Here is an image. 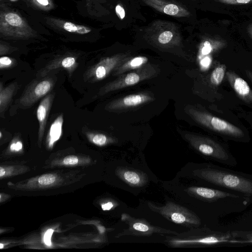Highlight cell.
<instances>
[{
	"label": "cell",
	"instance_id": "obj_4",
	"mask_svg": "<svg viewBox=\"0 0 252 252\" xmlns=\"http://www.w3.org/2000/svg\"><path fill=\"white\" fill-rule=\"evenodd\" d=\"M184 139L199 154L220 164L230 167L237 165V161L226 147L207 137L184 132Z\"/></svg>",
	"mask_w": 252,
	"mask_h": 252
},
{
	"label": "cell",
	"instance_id": "obj_6",
	"mask_svg": "<svg viewBox=\"0 0 252 252\" xmlns=\"http://www.w3.org/2000/svg\"><path fill=\"white\" fill-rule=\"evenodd\" d=\"M186 112L197 123L216 132L235 138L245 136L239 127L207 112L193 108H187Z\"/></svg>",
	"mask_w": 252,
	"mask_h": 252
},
{
	"label": "cell",
	"instance_id": "obj_26",
	"mask_svg": "<svg viewBox=\"0 0 252 252\" xmlns=\"http://www.w3.org/2000/svg\"><path fill=\"white\" fill-rule=\"evenodd\" d=\"M75 63V59L72 57L64 58L62 62V65L64 68H70Z\"/></svg>",
	"mask_w": 252,
	"mask_h": 252
},
{
	"label": "cell",
	"instance_id": "obj_12",
	"mask_svg": "<svg viewBox=\"0 0 252 252\" xmlns=\"http://www.w3.org/2000/svg\"><path fill=\"white\" fill-rule=\"evenodd\" d=\"M226 77L237 95L244 101L252 103V90L247 82L232 71L227 72Z\"/></svg>",
	"mask_w": 252,
	"mask_h": 252
},
{
	"label": "cell",
	"instance_id": "obj_37",
	"mask_svg": "<svg viewBox=\"0 0 252 252\" xmlns=\"http://www.w3.org/2000/svg\"><path fill=\"white\" fill-rule=\"evenodd\" d=\"M5 171L2 167H0V177H2L5 174Z\"/></svg>",
	"mask_w": 252,
	"mask_h": 252
},
{
	"label": "cell",
	"instance_id": "obj_23",
	"mask_svg": "<svg viewBox=\"0 0 252 252\" xmlns=\"http://www.w3.org/2000/svg\"><path fill=\"white\" fill-rule=\"evenodd\" d=\"M56 180V177L52 174H46L40 176L38 179V183L41 185H49L53 183Z\"/></svg>",
	"mask_w": 252,
	"mask_h": 252
},
{
	"label": "cell",
	"instance_id": "obj_24",
	"mask_svg": "<svg viewBox=\"0 0 252 252\" xmlns=\"http://www.w3.org/2000/svg\"><path fill=\"white\" fill-rule=\"evenodd\" d=\"M173 37V33L170 31H165L158 36V41L160 43L165 44L169 42Z\"/></svg>",
	"mask_w": 252,
	"mask_h": 252
},
{
	"label": "cell",
	"instance_id": "obj_22",
	"mask_svg": "<svg viewBox=\"0 0 252 252\" xmlns=\"http://www.w3.org/2000/svg\"><path fill=\"white\" fill-rule=\"evenodd\" d=\"M12 88L9 89L7 88L6 89L3 90V91L0 89V105L1 109L5 106L6 103L8 102V100L11 97V94L13 92L12 91Z\"/></svg>",
	"mask_w": 252,
	"mask_h": 252
},
{
	"label": "cell",
	"instance_id": "obj_3",
	"mask_svg": "<svg viewBox=\"0 0 252 252\" xmlns=\"http://www.w3.org/2000/svg\"><path fill=\"white\" fill-rule=\"evenodd\" d=\"M185 190L190 196L217 207L221 216L243 211L251 204L240 195L216 188L191 186Z\"/></svg>",
	"mask_w": 252,
	"mask_h": 252
},
{
	"label": "cell",
	"instance_id": "obj_21",
	"mask_svg": "<svg viewBox=\"0 0 252 252\" xmlns=\"http://www.w3.org/2000/svg\"><path fill=\"white\" fill-rule=\"evenodd\" d=\"M5 20L9 25L13 26H19L23 23L21 18L13 13H8L6 14Z\"/></svg>",
	"mask_w": 252,
	"mask_h": 252
},
{
	"label": "cell",
	"instance_id": "obj_7",
	"mask_svg": "<svg viewBox=\"0 0 252 252\" xmlns=\"http://www.w3.org/2000/svg\"><path fill=\"white\" fill-rule=\"evenodd\" d=\"M158 72V69L156 65L147 63L132 72L120 75L116 80L106 84L100 90V94H104L111 91L135 85L140 82L155 77Z\"/></svg>",
	"mask_w": 252,
	"mask_h": 252
},
{
	"label": "cell",
	"instance_id": "obj_1",
	"mask_svg": "<svg viewBox=\"0 0 252 252\" xmlns=\"http://www.w3.org/2000/svg\"><path fill=\"white\" fill-rule=\"evenodd\" d=\"M192 173L216 189L240 195L252 203V174L214 164H203Z\"/></svg>",
	"mask_w": 252,
	"mask_h": 252
},
{
	"label": "cell",
	"instance_id": "obj_2",
	"mask_svg": "<svg viewBox=\"0 0 252 252\" xmlns=\"http://www.w3.org/2000/svg\"><path fill=\"white\" fill-rule=\"evenodd\" d=\"M199 227V226H198ZM193 227L177 235L165 237L164 242L172 248L218 247L242 246L231 232H223L210 229L204 226Z\"/></svg>",
	"mask_w": 252,
	"mask_h": 252
},
{
	"label": "cell",
	"instance_id": "obj_25",
	"mask_svg": "<svg viewBox=\"0 0 252 252\" xmlns=\"http://www.w3.org/2000/svg\"><path fill=\"white\" fill-rule=\"evenodd\" d=\"M179 11V7L174 4H167L163 8L164 13L169 15H175Z\"/></svg>",
	"mask_w": 252,
	"mask_h": 252
},
{
	"label": "cell",
	"instance_id": "obj_39",
	"mask_svg": "<svg viewBox=\"0 0 252 252\" xmlns=\"http://www.w3.org/2000/svg\"><path fill=\"white\" fill-rule=\"evenodd\" d=\"M0 138H1V135H2V134H1V132H0Z\"/></svg>",
	"mask_w": 252,
	"mask_h": 252
},
{
	"label": "cell",
	"instance_id": "obj_5",
	"mask_svg": "<svg viewBox=\"0 0 252 252\" xmlns=\"http://www.w3.org/2000/svg\"><path fill=\"white\" fill-rule=\"evenodd\" d=\"M147 205L151 210L174 223L190 228L201 224L200 218L194 212L173 202L167 201L163 205H158L149 201Z\"/></svg>",
	"mask_w": 252,
	"mask_h": 252
},
{
	"label": "cell",
	"instance_id": "obj_38",
	"mask_svg": "<svg viewBox=\"0 0 252 252\" xmlns=\"http://www.w3.org/2000/svg\"><path fill=\"white\" fill-rule=\"evenodd\" d=\"M0 249H2V247H3V245H2V244H0Z\"/></svg>",
	"mask_w": 252,
	"mask_h": 252
},
{
	"label": "cell",
	"instance_id": "obj_35",
	"mask_svg": "<svg viewBox=\"0 0 252 252\" xmlns=\"http://www.w3.org/2000/svg\"><path fill=\"white\" fill-rule=\"evenodd\" d=\"M39 3L43 5H47L49 3L48 0H36Z\"/></svg>",
	"mask_w": 252,
	"mask_h": 252
},
{
	"label": "cell",
	"instance_id": "obj_36",
	"mask_svg": "<svg viewBox=\"0 0 252 252\" xmlns=\"http://www.w3.org/2000/svg\"><path fill=\"white\" fill-rule=\"evenodd\" d=\"M246 75H247V76L249 77V78L250 79V80L252 82V72L249 70H246Z\"/></svg>",
	"mask_w": 252,
	"mask_h": 252
},
{
	"label": "cell",
	"instance_id": "obj_17",
	"mask_svg": "<svg viewBox=\"0 0 252 252\" xmlns=\"http://www.w3.org/2000/svg\"><path fill=\"white\" fill-rule=\"evenodd\" d=\"M225 70V65H220L216 67L210 76L211 83L215 86L220 85L223 79Z\"/></svg>",
	"mask_w": 252,
	"mask_h": 252
},
{
	"label": "cell",
	"instance_id": "obj_34",
	"mask_svg": "<svg viewBox=\"0 0 252 252\" xmlns=\"http://www.w3.org/2000/svg\"><path fill=\"white\" fill-rule=\"evenodd\" d=\"M114 204L109 201L106 203H103L101 205V208L103 210H110L114 207Z\"/></svg>",
	"mask_w": 252,
	"mask_h": 252
},
{
	"label": "cell",
	"instance_id": "obj_10",
	"mask_svg": "<svg viewBox=\"0 0 252 252\" xmlns=\"http://www.w3.org/2000/svg\"><path fill=\"white\" fill-rule=\"evenodd\" d=\"M129 59L125 55L105 58L95 65L91 72V74L95 80L103 79Z\"/></svg>",
	"mask_w": 252,
	"mask_h": 252
},
{
	"label": "cell",
	"instance_id": "obj_31",
	"mask_svg": "<svg viewBox=\"0 0 252 252\" xmlns=\"http://www.w3.org/2000/svg\"><path fill=\"white\" fill-rule=\"evenodd\" d=\"M23 145L21 142L17 141L16 143H13L10 145L11 151H19L22 149Z\"/></svg>",
	"mask_w": 252,
	"mask_h": 252
},
{
	"label": "cell",
	"instance_id": "obj_8",
	"mask_svg": "<svg viewBox=\"0 0 252 252\" xmlns=\"http://www.w3.org/2000/svg\"><path fill=\"white\" fill-rule=\"evenodd\" d=\"M121 220L126 224L128 228L123 230L117 237L125 236H149L154 234H179V232L154 225L144 219L136 218L126 213L122 214Z\"/></svg>",
	"mask_w": 252,
	"mask_h": 252
},
{
	"label": "cell",
	"instance_id": "obj_14",
	"mask_svg": "<svg viewBox=\"0 0 252 252\" xmlns=\"http://www.w3.org/2000/svg\"><path fill=\"white\" fill-rule=\"evenodd\" d=\"M148 61L147 58L143 56L129 59L114 71L113 75L120 76L127 71L138 69L146 64Z\"/></svg>",
	"mask_w": 252,
	"mask_h": 252
},
{
	"label": "cell",
	"instance_id": "obj_16",
	"mask_svg": "<svg viewBox=\"0 0 252 252\" xmlns=\"http://www.w3.org/2000/svg\"><path fill=\"white\" fill-rule=\"evenodd\" d=\"M52 86V82L48 80H43L38 83L33 89L32 93H30L29 96H31L32 98L29 102L32 103L33 101L45 95L51 90Z\"/></svg>",
	"mask_w": 252,
	"mask_h": 252
},
{
	"label": "cell",
	"instance_id": "obj_9",
	"mask_svg": "<svg viewBox=\"0 0 252 252\" xmlns=\"http://www.w3.org/2000/svg\"><path fill=\"white\" fill-rule=\"evenodd\" d=\"M154 97L148 93L129 94L112 101L106 108L111 110H124L135 108L153 101Z\"/></svg>",
	"mask_w": 252,
	"mask_h": 252
},
{
	"label": "cell",
	"instance_id": "obj_19",
	"mask_svg": "<svg viewBox=\"0 0 252 252\" xmlns=\"http://www.w3.org/2000/svg\"><path fill=\"white\" fill-rule=\"evenodd\" d=\"M63 28L67 32H76L80 34L87 33L91 31V29L88 27L76 25L70 22L65 23L63 25Z\"/></svg>",
	"mask_w": 252,
	"mask_h": 252
},
{
	"label": "cell",
	"instance_id": "obj_29",
	"mask_svg": "<svg viewBox=\"0 0 252 252\" xmlns=\"http://www.w3.org/2000/svg\"><path fill=\"white\" fill-rule=\"evenodd\" d=\"M12 63V60L7 57H2L0 59V67L1 69L11 65Z\"/></svg>",
	"mask_w": 252,
	"mask_h": 252
},
{
	"label": "cell",
	"instance_id": "obj_15",
	"mask_svg": "<svg viewBox=\"0 0 252 252\" xmlns=\"http://www.w3.org/2000/svg\"><path fill=\"white\" fill-rule=\"evenodd\" d=\"M63 115L59 116L51 124L48 133V143L52 147L55 142L58 141L62 134L63 125Z\"/></svg>",
	"mask_w": 252,
	"mask_h": 252
},
{
	"label": "cell",
	"instance_id": "obj_30",
	"mask_svg": "<svg viewBox=\"0 0 252 252\" xmlns=\"http://www.w3.org/2000/svg\"><path fill=\"white\" fill-rule=\"evenodd\" d=\"M220 1L229 3V4H235V3H241L246 4L249 3L251 0H219Z\"/></svg>",
	"mask_w": 252,
	"mask_h": 252
},
{
	"label": "cell",
	"instance_id": "obj_20",
	"mask_svg": "<svg viewBox=\"0 0 252 252\" xmlns=\"http://www.w3.org/2000/svg\"><path fill=\"white\" fill-rule=\"evenodd\" d=\"M92 141L94 143L97 145L103 146L106 144L108 142H113V139L107 137L105 134L97 133L93 136Z\"/></svg>",
	"mask_w": 252,
	"mask_h": 252
},
{
	"label": "cell",
	"instance_id": "obj_32",
	"mask_svg": "<svg viewBox=\"0 0 252 252\" xmlns=\"http://www.w3.org/2000/svg\"><path fill=\"white\" fill-rule=\"evenodd\" d=\"M116 11L117 14L120 16L121 19H123L125 17V10L121 6L117 5L116 7Z\"/></svg>",
	"mask_w": 252,
	"mask_h": 252
},
{
	"label": "cell",
	"instance_id": "obj_27",
	"mask_svg": "<svg viewBox=\"0 0 252 252\" xmlns=\"http://www.w3.org/2000/svg\"><path fill=\"white\" fill-rule=\"evenodd\" d=\"M63 162L66 165H74L78 163V158L75 156H69L63 159Z\"/></svg>",
	"mask_w": 252,
	"mask_h": 252
},
{
	"label": "cell",
	"instance_id": "obj_13",
	"mask_svg": "<svg viewBox=\"0 0 252 252\" xmlns=\"http://www.w3.org/2000/svg\"><path fill=\"white\" fill-rule=\"evenodd\" d=\"M53 97L52 94H49L43 98L37 107L36 114L39 123V137H41L43 134Z\"/></svg>",
	"mask_w": 252,
	"mask_h": 252
},
{
	"label": "cell",
	"instance_id": "obj_11",
	"mask_svg": "<svg viewBox=\"0 0 252 252\" xmlns=\"http://www.w3.org/2000/svg\"><path fill=\"white\" fill-rule=\"evenodd\" d=\"M117 176L122 181L132 187H141L148 182V176L144 172L131 168L120 167L116 170Z\"/></svg>",
	"mask_w": 252,
	"mask_h": 252
},
{
	"label": "cell",
	"instance_id": "obj_33",
	"mask_svg": "<svg viewBox=\"0 0 252 252\" xmlns=\"http://www.w3.org/2000/svg\"><path fill=\"white\" fill-rule=\"evenodd\" d=\"M211 48L210 45V43L208 41H206L204 43V47L202 50V53L204 55L208 54L210 52Z\"/></svg>",
	"mask_w": 252,
	"mask_h": 252
},
{
	"label": "cell",
	"instance_id": "obj_18",
	"mask_svg": "<svg viewBox=\"0 0 252 252\" xmlns=\"http://www.w3.org/2000/svg\"><path fill=\"white\" fill-rule=\"evenodd\" d=\"M232 236L239 240L242 244H252V231L235 230L231 232Z\"/></svg>",
	"mask_w": 252,
	"mask_h": 252
},
{
	"label": "cell",
	"instance_id": "obj_28",
	"mask_svg": "<svg viewBox=\"0 0 252 252\" xmlns=\"http://www.w3.org/2000/svg\"><path fill=\"white\" fill-rule=\"evenodd\" d=\"M53 232L54 230L52 229H49L44 234L43 237L44 242L48 246H51L52 245L51 239Z\"/></svg>",
	"mask_w": 252,
	"mask_h": 252
}]
</instances>
